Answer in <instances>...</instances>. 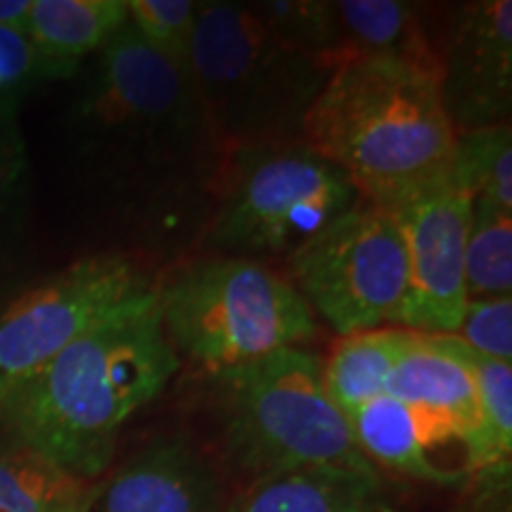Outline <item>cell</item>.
<instances>
[{
    "label": "cell",
    "instance_id": "3957f363",
    "mask_svg": "<svg viewBox=\"0 0 512 512\" xmlns=\"http://www.w3.org/2000/svg\"><path fill=\"white\" fill-rule=\"evenodd\" d=\"M456 138L437 76L373 57L339 64L302 131L304 143L335 164L363 200L384 209L441 181Z\"/></svg>",
    "mask_w": 512,
    "mask_h": 512
},
{
    "label": "cell",
    "instance_id": "cb8c5ba5",
    "mask_svg": "<svg viewBox=\"0 0 512 512\" xmlns=\"http://www.w3.org/2000/svg\"><path fill=\"white\" fill-rule=\"evenodd\" d=\"M29 200V150L15 107H0V264L17 245Z\"/></svg>",
    "mask_w": 512,
    "mask_h": 512
},
{
    "label": "cell",
    "instance_id": "8992f818",
    "mask_svg": "<svg viewBox=\"0 0 512 512\" xmlns=\"http://www.w3.org/2000/svg\"><path fill=\"white\" fill-rule=\"evenodd\" d=\"M155 297L174 354L204 373L304 347L320 328L283 271L235 256H185L159 273Z\"/></svg>",
    "mask_w": 512,
    "mask_h": 512
},
{
    "label": "cell",
    "instance_id": "8fae6325",
    "mask_svg": "<svg viewBox=\"0 0 512 512\" xmlns=\"http://www.w3.org/2000/svg\"><path fill=\"white\" fill-rule=\"evenodd\" d=\"M439 93L458 133L510 124V0H475L448 15L439 41Z\"/></svg>",
    "mask_w": 512,
    "mask_h": 512
},
{
    "label": "cell",
    "instance_id": "83f0119b",
    "mask_svg": "<svg viewBox=\"0 0 512 512\" xmlns=\"http://www.w3.org/2000/svg\"><path fill=\"white\" fill-rule=\"evenodd\" d=\"M31 0H0V29L29 36Z\"/></svg>",
    "mask_w": 512,
    "mask_h": 512
},
{
    "label": "cell",
    "instance_id": "ac0fdd59",
    "mask_svg": "<svg viewBox=\"0 0 512 512\" xmlns=\"http://www.w3.org/2000/svg\"><path fill=\"white\" fill-rule=\"evenodd\" d=\"M408 337L411 330L389 325L337 339L330 356L323 358V384L344 418L384 394Z\"/></svg>",
    "mask_w": 512,
    "mask_h": 512
},
{
    "label": "cell",
    "instance_id": "d4e9b609",
    "mask_svg": "<svg viewBox=\"0 0 512 512\" xmlns=\"http://www.w3.org/2000/svg\"><path fill=\"white\" fill-rule=\"evenodd\" d=\"M128 27L136 31L147 48L155 50L176 67L188 69L195 36V0H126Z\"/></svg>",
    "mask_w": 512,
    "mask_h": 512
},
{
    "label": "cell",
    "instance_id": "7a4b0ae2",
    "mask_svg": "<svg viewBox=\"0 0 512 512\" xmlns=\"http://www.w3.org/2000/svg\"><path fill=\"white\" fill-rule=\"evenodd\" d=\"M181 358L164 335L155 283L102 316L0 406L12 446L69 475L98 482L119 434L164 394Z\"/></svg>",
    "mask_w": 512,
    "mask_h": 512
},
{
    "label": "cell",
    "instance_id": "e0dca14e",
    "mask_svg": "<svg viewBox=\"0 0 512 512\" xmlns=\"http://www.w3.org/2000/svg\"><path fill=\"white\" fill-rule=\"evenodd\" d=\"M126 24V0H31L29 38L62 79H69Z\"/></svg>",
    "mask_w": 512,
    "mask_h": 512
},
{
    "label": "cell",
    "instance_id": "ba28073f",
    "mask_svg": "<svg viewBox=\"0 0 512 512\" xmlns=\"http://www.w3.org/2000/svg\"><path fill=\"white\" fill-rule=\"evenodd\" d=\"M280 271L313 316L339 337L396 325L408 290L399 223L392 211L363 197L299 247Z\"/></svg>",
    "mask_w": 512,
    "mask_h": 512
},
{
    "label": "cell",
    "instance_id": "9a60e30c",
    "mask_svg": "<svg viewBox=\"0 0 512 512\" xmlns=\"http://www.w3.org/2000/svg\"><path fill=\"white\" fill-rule=\"evenodd\" d=\"M351 432L373 467L441 486L467 482L465 470H444L430 460V451L458 434L432 415L415 411L394 396L382 394L349 418Z\"/></svg>",
    "mask_w": 512,
    "mask_h": 512
},
{
    "label": "cell",
    "instance_id": "4fadbf2b",
    "mask_svg": "<svg viewBox=\"0 0 512 512\" xmlns=\"http://www.w3.org/2000/svg\"><path fill=\"white\" fill-rule=\"evenodd\" d=\"M384 394L446 422L465 444L467 458L475 453L482 430L475 377L448 335L411 332Z\"/></svg>",
    "mask_w": 512,
    "mask_h": 512
},
{
    "label": "cell",
    "instance_id": "2e32d148",
    "mask_svg": "<svg viewBox=\"0 0 512 512\" xmlns=\"http://www.w3.org/2000/svg\"><path fill=\"white\" fill-rule=\"evenodd\" d=\"M380 470L309 465L254 479L223 512H387Z\"/></svg>",
    "mask_w": 512,
    "mask_h": 512
},
{
    "label": "cell",
    "instance_id": "30bf717a",
    "mask_svg": "<svg viewBox=\"0 0 512 512\" xmlns=\"http://www.w3.org/2000/svg\"><path fill=\"white\" fill-rule=\"evenodd\" d=\"M387 209L399 223L408 259V290L396 325L420 335H456L467 304L472 197L446 174Z\"/></svg>",
    "mask_w": 512,
    "mask_h": 512
},
{
    "label": "cell",
    "instance_id": "7c38bea8",
    "mask_svg": "<svg viewBox=\"0 0 512 512\" xmlns=\"http://www.w3.org/2000/svg\"><path fill=\"white\" fill-rule=\"evenodd\" d=\"M211 460L183 437H157L102 482L91 512H223Z\"/></svg>",
    "mask_w": 512,
    "mask_h": 512
},
{
    "label": "cell",
    "instance_id": "5bb4252c",
    "mask_svg": "<svg viewBox=\"0 0 512 512\" xmlns=\"http://www.w3.org/2000/svg\"><path fill=\"white\" fill-rule=\"evenodd\" d=\"M342 64L361 57L392 60L439 79L441 29L430 5L406 0H332Z\"/></svg>",
    "mask_w": 512,
    "mask_h": 512
},
{
    "label": "cell",
    "instance_id": "603a6c76",
    "mask_svg": "<svg viewBox=\"0 0 512 512\" xmlns=\"http://www.w3.org/2000/svg\"><path fill=\"white\" fill-rule=\"evenodd\" d=\"M252 8L285 43L328 62L332 69L342 64L332 0H264L252 3Z\"/></svg>",
    "mask_w": 512,
    "mask_h": 512
},
{
    "label": "cell",
    "instance_id": "4316f807",
    "mask_svg": "<svg viewBox=\"0 0 512 512\" xmlns=\"http://www.w3.org/2000/svg\"><path fill=\"white\" fill-rule=\"evenodd\" d=\"M53 79H62L60 72L38 53L29 36L0 29V107H15L19 93Z\"/></svg>",
    "mask_w": 512,
    "mask_h": 512
},
{
    "label": "cell",
    "instance_id": "277c9868",
    "mask_svg": "<svg viewBox=\"0 0 512 512\" xmlns=\"http://www.w3.org/2000/svg\"><path fill=\"white\" fill-rule=\"evenodd\" d=\"M332 72L275 36L252 3H200L188 74L226 150L302 140L306 114Z\"/></svg>",
    "mask_w": 512,
    "mask_h": 512
},
{
    "label": "cell",
    "instance_id": "7402d4cb",
    "mask_svg": "<svg viewBox=\"0 0 512 512\" xmlns=\"http://www.w3.org/2000/svg\"><path fill=\"white\" fill-rule=\"evenodd\" d=\"M448 176L472 200L512 211V126L458 133Z\"/></svg>",
    "mask_w": 512,
    "mask_h": 512
},
{
    "label": "cell",
    "instance_id": "484cf974",
    "mask_svg": "<svg viewBox=\"0 0 512 512\" xmlns=\"http://www.w3.org/2000/svg\"><path fill=\"white\" fill-rule=\"evenodd\" d=\"M456 337L482 356L512 363V297L467 299Z\"/></svg>",
    "mask_w": 512,
    "mask_h": 512
},
{
    "label": "cell",
    "instance_id": "9c48e42d",
    "mask_svg": "<svg viewBox=\"0 0 512 512\" xmlns=\"http://www.w3.org/2000/svg\"><path fill=\"white\" fill-rule=\"evenodd\" d=\"M155 283L143 264L93 254L0 309V406L114 306Z\"/></svg>",
    "mask_w": 512,
    "mask_h": 512
},
{
    "label": "cell",
    "instance_id": "5b68a950",
    "mask_svg": "<svg viewBox=\"0 0 512 512\" xmlns=\"http://www.w3.org/2000/svg\"><path fill=\"white\" fill-rule=\"evenodd\" d=\"M209 375L223 453L249 482L309 465L377 470L323 384V356L287 347Z\"/></svg>",
    "mask_w": 512,
    "mask_h": 512
},
{
    "label": "cell",
    "instance_id": "6da1fadb",
    "mask_svg": "<svg viewBox=\"0 0 512 512\" xmlns=\"http://www.w3.org/2000/svg\"><path fill=\"white\" fill-rule=\"evenodd\" d=\"M69 124L117 233L114 254L166 266L195 254L228 150L188 69L126 24L91 57Z\"/></svg>",
    "mask_w": 512,
    "mask_h": 512
},
{
    "label": "cell",
    "instance_id": "d6986e66",
    "mask_svg": "<svg viewBox=\"0 0 512 512\" xmlns=\"http://www.w3.org/2000/svg\"><path fill=\"white\" fill-rule=\"evenodd\" d=\"M100 489L27 448L0 451V512H91Z\"/></svg>",
    "mask_w": 512,
    "mask_h": 512
},
{
    "label": "cell",
    "instance_id": "44dd1931",
    "mask_svg": "<svg viewBox=\"0 0 512 512\" xmlns=\"http://www.w3.org/2000/svg\"><path fill=\"white\" fill-rule=\"evenodd\" d=\"M465 287L467 299L512 297V211L472 200Z\"/></svg>",
    "mask_w": 512,
    "mask_h": 512
},
{
    "label": "cell",
    "instance_id": "ffe728a7",
    "mask_svg": "<svg viewBox=\"0 0 512 512\" xmlns=\"http://www.w3.org/2000/svg\"><path fill=\"white\" fill-rule=\"evenodd\" d=\"M448 342L472 370L482 418L477 448L465 465L467 475L479 472L496 479L508 477L512 453V363L482 356L456 335H448Z\"/></svg>",
    "mask_w": 512,
    "mask_h": 512
},
{
    "label": "cell",
    "instance_id": "52a82bcc",
    "mask_svg": "<svg viewBox=\"0 0 512 512\" xmlns=\"http://www.w3.org/2000/svg\"><path fill=\"white\" fill-rule=\"evenodd\" d=\"M358 200L354 183L304 140L230 147L195 254L283 266Z\"/></svg>",
    "mask_w": 512,
    "mask_h": 512
}]
</instances>
